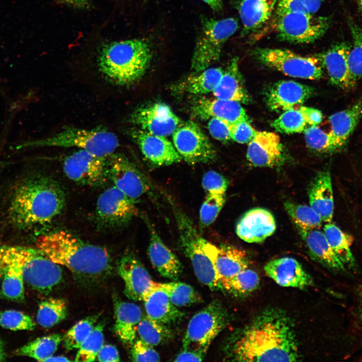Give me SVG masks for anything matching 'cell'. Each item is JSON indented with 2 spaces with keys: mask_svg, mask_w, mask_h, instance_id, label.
<instances>
[{
  "mask_svg": "<svg viewBox=\"0 0 362 362\" xmlns=\"http://www.w3.org/2000/svg\"><path fill=\"white\" fill-rule=\"evenodd\" d=\"M234 361H296L301 358L293 319L286 311L268 308L236 330L224 345Z\"/></svg>",
  "mask_w": 362,
  "mask_h": 362,
  "instance_id": "6da1fadb",
  "label": "cell"
},
{
  "mask_svg": "<svg viewBox=\"0 0 362 362\" xmlns=\"http://www.w3.org/2000/svg\"><path fill=\"white\" fill-rule=\"evenodd\" d=\"M65 204L64 192L57 182L45 175H31L15 186L7 217L13 226L20 229L44 226L61 213Z\"/></svg>",
  "mask_w": 362,
  "mask_h": 362,
  "instance_id": "7a4b0ae2",
  "label": "cell"
},
{
  "mask_svg": "<svg viewBox=\"0 0 362 362\" xmlns=\"http://www.w3.org/2000/svg\"><path fill=\"white\" fill-rule=\"evenodd\" d=\"M36 248L86 284L100 282L112 269V258L107 249L85 242L66 231L41 235L37 240Z\"/></svg>",
  "mask_w": 362,
  "mask_h": 362,
  "instance_id": "3957f363",
  "label": "cell"
},
{
  "mask_svg": "<svg viewBox=\"0 0 362 362\" xmlns=\"http://www.w3.org/2000/svg\"><path fill=\"white\" fill-rule=\"evenodd\" d=\"M152 58L149 42L143 39L113 41L103 44L97 62L100 71L110 83L128 85L140 79Z\"/></svg>",
  "mask_w": 362,
  "mask_h": 362,
  "instance_id": "277c9868",
  "label": "cell"
},
{
  "mask_svg": "<svg viewBox=\"0 0 362 362\" xmlns=\"http://www.w3.org/2000/svg\"><path fill=\"white\" fill-rule=\"evenodd\" d=\"M7 266L20 270L25 283L41 293L50 292L62 280L60 265L37 248L0 246V268Z\"/></svg>",
  "mask_w": 362,
  "mask_h": 362,
  "instance_id": "5b68a950",
  "label": "cell"
},
{
  "mask_svg": "<svg viewBox=\"0 0 362 362\" xmlns=\"http://www.w3.org/2000/svg\"><path fill=\"white\" fill-rule=\"evenodd\" d=\"M118 146L117 136L105 128L85 129L69 126L47 137L24 142L19 147H75L100 157H108L115 152Z\"/></svg>",
  "mask_w": 362,
  "mask_h": 362,
  "instance_id": "8992f818",
  "label": "cell"
},
{
  "mask_svg": "<svg viewBox=\"0 0 362 362\" xmlns=\"http://www.w3.org/2000/svg\"><path fill=\"white\" fill-rule=\"evenodd\" d=\"M177 227L179 245L198 280L213 291L223 290L215 267L201 245L202 237L190 217L167 197Z\"/></svg>",
  "mask_w": 362,
  "mask_h": 362,
  "instance_id": "52a82bcc",
  "label": "cell"
},
{
  "mask_svg": "<svg viewBox=\"0 0 362 362\" xmlns=\"http://www.w3.org/2000/svg\"><path fill=\"white\" fill-rule=\"evenodd\" d=\"M201 23L192 58L193 74L204 70L219 60L224 44L238 28V21L234 18L217 20L202 16Z\"/></svg>",
  "mask_w": 362,
  "mask_h": 362,
  "instance_id": "ba28073f",
  "label": "cell"
},
{
  "mask_svg": "<svg viewBox=\"0 0 362 362\" xmlns=\"http://www.w3.org/2000/svg\"><path fill=\"white\" fill-rule=\"evenodd\" d=\"M229 321V314L221 303L217 300L212 301L190 320L183 338V348L205 355Z\"/></svg>",
  "mask_w": 362,
  "mask_h": 362,
  "instance_id": "9c48e42d",
  "label": "cell"
},
{
  "mask_svg": "<svg viewBox=\"0 0 362 362\" xmlns=\"http://www.w3.org/2000/svg\"><path fill=\"white\" fill-rule=\"evenodd\" d=\"M255 59L264 65L297 78L319 79L323 76L322 65L315 56H305L280 48H257Z\"/></svg>",
  "mask_w": 362,
  "mask_h": 362,
  "instance_id": "30bf717a",
  "label": "cell"
},
{
  "mask_svg": "<svg viewBox=\"0 0 362 362\" xmlns=\"http://www.w3.org/2000/svg\"><path fill=\"white\" fill-rule=\"evenodd\" d=\"M275 28L278 38L296 43H311L329 27L330 18L299 12L276 11Z\"/></svg>",
  "mask_w": 362,
  "mask_h": 362,
  "instance_id": "8fae6325",
  "label": "cell"
},
{
  "mask_svg": "<svg viewBox=\"0 0 362 362\" xmlns=\"http://www.w3.org/2000/svg\"><path fill=\"white\" fill-rule=\"evenodd\" d=\"M136 202L116 187L107 188L99 196L96 220L103 229H117L129 224L137 215Z\"/></svg>",
  "mask_w": 362,
  "mask_h": 362,
  "instance_id": "7c38bea8",
  "label": "cell"
},
{
  "mask_svg": "<svg viewBox=\"0 0 362 362\" xmlns=\"http://www.w3.org/2000/svg\"><path fill=\"white\" fill-rule=\"evenodd\" d=\"M172 135L175 148L189 164L209 163L216 159L215 148L195 122L182 123Z\"/></svg>",
  "mask_w": 362,
  "mask_h": 362,
  "instance_id": "4fadbf2b",
  "label": "cell"
},
{
  "mask_svg": "<svg viewBox=\"0 0 362 362\" xmlns=\"http://www.w3.org/2000/svg\"><path fill=\"white\" fill-rule=\"evenodd\" d=\"M107 158L78 149L64 158L63 170L66 176L76 183L97 187L109 178Z\"/></svg>",
  "mask_w": 362,
  "mask_h": 362,
  "instance_id": "5bb4252c",
  "label": "cell"
},
{
  "mask_svg": "<svg viewBox=\"0 0 362 362\" xmlns=\"http://www.w3.org/2000/svg\"><path fill=\"white\" fill-rule=\"evenodd\" d=\"M109 177L114 186L136 201L152 193V187L147 178L124 155L113 153L107 158Z\"/></svg>",
  "mask_w": 362,
  "mask_h": 362,
  "instance_id": "9a60e30c",
  "label": "cell"
},
{
  "mask_svg": "<svg viewBox=\"0 0 362 362\" xmlns=\"http://www.w3.org/2000/svg\"><path fill=\"white\" fill-rule=\"evenodd\" d=\"M201 242L204 252L215 267L222 286L248 267L249 260L244 250L230 244L217 246L203 237Z\"/></svg>",
  "mask_w": 362,
  "mask_h": 362,
  "instance_id": "2e32d148",
  "label": "cell"
},
{
  "mask_svg": "<svg viewBox=\"0 0 362 362\" xmlns=\"http://www.w3.org/2000/svg\"><path fill=\"white\" fill-rule=\"evenodd\" d=\"M129 120L142 130L164 137L172 134L182 123L171 108L162 103L137 109L130 115Z\"/></svg>",
  "mask_w": 362,
  "mask_h": 362,
  "instance_id": "e0dca14e",
  "label": "cell"
},
{
  "mask_svg": "<svg viewBox=\"0 0 362 362\" xmlns=\"http://www.w3.org/2000/svg\"><path fill=\"white\" fill-rule=\"evenodd\" d=\"M118 272L125 285L124 293L129 299L143 301L154 288L155 282L140 261L132 253L125 254L118 264Z\"/></svg>",
  "mask_w": 362,
  "mask_h": 362,
  "instance_id": "ac0fdd59",
  "label": "cell"
},
{
  "mask_svg": "<svg viewBox=\"0 0 362 362\" xmlns=\"http://www.w3.org/2000/svg\"><path fill=\"white\" fill-rule=\"evenodd\" d=\"M131 137L142 155L153 166L169 165L182 159L174 145L165 137L141 129L132 132Z\"/></svg>",
  "mask_w": 362,
  "mask_h": 362,
  "instance_id": "d6986e66",
  "label": "cell"
},
{
  "mask_svg": "<svg viewBox=\"0 0 362 362\" xmlns=\"http://www.w3.org/2000/svg\"><path fill=\"white\" fill-rule=\"evenodd\" d=\"M313 92V89L308 85L293 80H281L267 89L266 103L276 112L299 109Z\"/></svg>",
  "mask_w": 362,
  "mask_h": 362,
  "instance_id": "ffe728a7",
  "label": "cell"
},
{
  "mask_svg": "<svg viewBox=\"0 0 362 362\" xmlns=\"http://www.w3.org/2000/svg\"><path fill=\"white\" fill-rule=\"evenodd\" d=\"M247 160L254 166L275 167L285 161V152L279 136L273 132L257 131L248 143Z\"/></svg>",
  "mask_w": 362,
  "mask_h": 362,
  "instance_id": "44dd1931",
  "label": "cell"
},
{
  "mask_svg": "<svg viewBox=\"0 0 362 362\" xmlns=\"http://www.w3.org/2000/svg\"><path fill=\"white\" fill-rule=\"evenodd\" d=\"M266 275L279 285L305 289L313 285L310 275L296 259L283 257L272 259L264 266Z\"/></svg>",
  "mask_w": 362,
  "mask_h": 362,
  "instance_id": "7402d4cb",
  "label": "cell"
},
{
  "mask_svg": "<svg viewBox=\"0 0 362 362\" xmlns=\"http://www.w3.org/2000/svg\"><path fill=\"white\" fill-rule=\"evenodd\" d=\"M193 116L200 120L218 118L230 125L241 121L249 122L246 113L239 103L218 98H199L191 107Z\"/></svg>",
  "mask_w": 362,
  "mask_h": 362,
  "instance_id": "603a6c76",
  "label": "cell"
},
{
  "mask_svg": "<svg viewBox=\"0 0 362 362\" xmlns=\"http://www.w3.org/2000/svg\"><path fill=\"white\" fill-rule=\"evenodd\" d=\"M276 229L273 214L261 208L247 211L239 219L236 233L242 240L248 243H259L272 235Z\"/></svg>",
  "mask_w": 362,
  "mask_h": 362,
  "instance_id": "cb8c5ba5",
  "label": "cell"
},
{
  "mask_svg": "<svg viewBox=\"0 0 362 362\" xmlns=\"http://www.w3.org/2000/svg\"><path fill=\"white\" fill-rule=\"evenodd\" d=\"M149 233L148 254L150 260L163 278L177 280L182 273V265L177 257L163 243L154 226L145 220Z\"/></svg>",
  "mask_w": 362,
  "mask_h": 362,
  "instance_id": "d4e9b609",
  "label": "cell"
},
{
  "mask_svg": "<svg viewBox=\"0 0 362 362\" xmlns=\"http://www.w3.org/2000/svg\"><path fill=\"white\" fill-rule=\"evenodd\" d=\"M351 45L345 42L337 43L316 56L325 68L333 85L343 89L352 87L348 58Z\"/></svg>",
  "mask_w": 362,
  "mask_h": 362,
  "instance_id": "484cf974",
  "label": "cell"
},
{
  "mask_svg": "<svg viewBox=\"0 0 362 362\" xmlns=\"http://www.w3.org/2000/svg\"><path fill=\"white\" fill-rule=\"evenodd\" d=\"M310 206L322 221L330 222L334 210V200L330 173L322 171L316 175L308 190Z\"/></svg>",
  "mask_w": 362,
  "mask_h": 362,
  "instance_id": "4316f807",
  "label": "cell"
},
{
  "mask_svg": "<svg viewBox=\"0 0 362 362\" xmlns=\"http://www.w3.org/2000/svg\"><path fill=\"white\" fill-rule=\"evenodd\" d=\"M297 229L314 260L331 269H345V265L330 246L323 232L318 229Z\"/></svg>",
  "mask_w": 362,
  "mask_h": 362,
  "instance_id": "83f0119b",
  "label": "cell"
},
{
  "mask_svg": "<svg viewBox=\"0 0 362 362\" xmlns=\"http://www.w3.org/2000/svg\"><path fill=\"white\" fill-rule=\"evenodd\" d=\"M115 322L114 331L124 344L131 345L134 342L142 311L136 304L116 299L114 301Z\"/></svg>",
  "mask_w": 362,
  "mask_h": 362,
  "instance_id": "f1b7e54d",
  "label": "cell"
},
{
  "mask_svg": "<svg viewBox=\"0 0 362 362\" xmlns=\"http://www.w3.org/2000/svg\"><path fill=\"white\" fill-rule=\"evenodd\" d=\"M216 98L248 104L250 97L244 86L238 67V58H233L212 92Z\"/></svg>",
  "mask_w": 362,
  "mask_h": 362,
  "instance_id": "f546056e",
  "label": "cell"
},
{
  "mask_svg": "<svg viewBox=\"0 0 362 362\" xmlns=\"http://www.w3.org/2000/svg\"><path fill=\"white\" fill-rule=\"evenodd\" d=\"M143 301L146 315L160 323L170 326L179 322L184 316L171 302L166 293L155 284Z\"/></svg>",
  "mask_w": 362,
  "mask_h": 362,
  "instance_id": "4dcf8cb0",
  "label": "cell"
},
{
  "mask_svg": "<svg viewBox=\"0 0 362 362\" xmlns=\"http://www.w3.org/2000/svg\"><path fill=\"white\" fill-rule=\"evenodd\" d=\"M277 0H242L238 7L242 36L261 27L274 11Z\"/></svg>",
  "mask_w": 362,
  "mask_h": 362,
  "instance_id": "1f68e13d",
  "label": "cell"
},
{
  "mask_svg": "<svg viewBox=\"0 0 362 362\" xmlns=\"http://www.w3.org/2000/svg\"><path fill=\"white\" fill-rule=\"evenodd\" d=\"M361 116L362 101H360L329 117L330 132L340 149L346 144Z\"/></svg>",
  "mask_w": 362,
  "mask_h": 362,
  "instance_id": "d6a6232c",
  "label": "cell"
},
{
  "mask_svg": "<svg viewBox=\"0 0 362 362\" xmlns=\"http://www.w3.org/2000/svg\"><path fill=\"white\" fill-rule=\"evenodd\" d=\"M224 72L221 67H208L191 75L178 83L173 88L177 93L201 95L213 92Z\"/></svg>",
  "mask_w": 362,
  "mask_h": 362,
  "instance_id": "836d02e7",
  "label": "cell"
},
{
  "mask_svg": "<svg viewBox=\"0 0 362 362\" xmlns=\"http://www.w3.org/2000/svg\"><path fill=\"white\" fill-rule=\"evenodd\" d=\"M137 332L140 339L152 346L166 344L174 338L169 325L157 322L147 315L142 317Z\"/></svg>",
  "mask_w": 362,
  "mask_h": 362,
  "instance_id": "e575fe53",
  "label": "cell"
},
{
  "mask_svg": "<svg viewBox=\"0 0 362 362\" xmlns=\"http://www.w3.org/2000/svg\"><path fill=\"white\" fill-rule=\"evenodd\" d=\"M62 340L63 336L57 333L39 337L20 347L15 354L44 361L53 355Z\"/></svg>",
  "mask_w": 362,
  "mask_h": 362,
  "instance_id": "d590c367",
  "label": "cell"
},
{
  "mask_svg": "<svg viewBox=\"0 0 362 362\" xmlns=\"http://www.w3.org/2000/svg\"><path fill=\"white\" fill-rule=\"evenodd\" d=\"M157 287L165 292L176 307H188L202 302L200 294L191 285L182 282L157 283Z\"/></svg>",
  "mask_w": 362,
  "mask_h": 362,
  "instance_id": "8d00e7d4",
  "label": "cell"
},
{
  "mask_svg": "<svg viewBox=\"0 0 362 362\" xmlns=\"http://www.w3.org/2000/svg\"><path fill=\"white\" fill-rule=\"evenodd\" d=\"M67 314L65 301L63 299L50 298L39 304L36 321L44 328H51L63 321Z\"/></svg>",
  "mask_w": 362,
  "mask_h": 362,
  "instance_id": "74e56055",
  "label": "cell"
},
{
  "mask_svg": "<svg viewBox=\"0 0 362 362\" xmlns=\"http://www.w3.org/2000/svg\"><path fill=\"white\" fill-rule=\"evenodd\" d=\"M323 233L330 246L343 263L353 267L355 263L354 258L346 235L339 227L330 222L324 225Z\"/></svg>",
  "mask_w": 362,
  "mask_h": 362,
  "instance_id": "f35d334b",
  "label": "cell"
},
{
  "mask_svg": "<svg viewBox=\"0 0 362 362\" xmlns=\"http://www.w3.org/2000/svg\"><path fill=\"white\" fill-rule=\"evenodd\" d=\"M353 46H351L348 58L350 81L352 87L362 78V27L349 19L348 21Z\"/></svg>",
  "mask_w": 362,
  "mask_h": 362,
  "instance_id": "ab89813d",
  "label": "cell"
},
{
  "mask_svg": "<svg viewBox=\"0 0 362 362\" xmlns=\"http://www.w3.org/2000/svg\"><path fill=\"white\" fill-rule=\"evenodd\" d=\"M259 284V277L254 270L248 267L239 272L224 284L223 290L232 295L243 297L255 291Z\"/></svg>",
  "mask_w": 362,
  "mask_h": 362,
  "instance_id": "60d3db41",
  "label": "cell"
},
{
  "mask_svg": "<svg viewBox=\"0 0 362 362\" xmlns=\"http://www.w3.org/2000/svg\"><path fill=\"white\" fill-rule=\"evenodd\" d=\"M284 205L297 228L319 229L321 226L322 219L310 206L289 201L285 202Z\"/></svg>",
  "mask_w": 362,
  "mask_h": 362,
  "instance_id": "b9f144b4",
  "label": "cell"
},
{
  "mask_svg": "<svg viewBox=\"0 0 362 362\" xmlns=\"http://www.w3.org/2000/svg\"><path fill=\"white\" fill-rule=\"evenodd\" d=\"M304 133L307 146L315 152L330 153L341 149L330 132L327 133L317 126H311Z\"/></svg>",
  "mask_w": 362,
  "mask_h": 362,
  "instance_id": "7bdbcfd3",
  "label": "cell"
},
{
  "mask_svg": "<svg viewBox=\"0 0 362 362\" xmlns=\"http://www.w3.org/2000/svg\"><path fill=\"white\" fill-rule=\"evenodd\" d=\"M99 315L88 316L78 321L63 336V344L67 350L78 349L90 334Z\"/></svg>",
  "mask_w": 362,
  "mask_h": 362,
  "instance_id": "ee69618b",
  "label": "cell"
},
{
  "mask_svg": "<svg viewBox=\"0 0 362 362\" xmlns=\"http://www.w3.org/2000/svg\"><path fill=\"white\" fill-rule=\"evenodd\" d=\"M104 322H101L95 325L90 334L78 348L75 361L91 362L95 360L104 345Z\"/></svg>",
  "mask_w": 362,
  "mask_h": 362,
  "instance_id": "f6af8a7d",
  "label": "cell"
},
{
  "mask_svg": "<svg viewBox=\"0 0 362 362\" xmlns=\"http://www.w3.org/2000/svg\"><path fill=\"white\" fill-rule=\"evenodd\" d=\"M307 123L299 109L284 111L271 124L275 129L281 133L293 134L304 131Z\"/></svg>",
  "mask_w": 362,
  "mask_h": 362,
  "instance_id": "bcb514c9",
  "label": "cell"
},
{
  "mask_svg": "<svg viewBox=\"0 0 362 362\" xmlns=\"http://www.w3.org/2000/svg\"><path fill=\"white\" fill-rule=\"evenodd\" d=\"M225 202V194H206L200 210V225L202 228H206L215 221Z\"/></svg>",
  "mask_w": 362,
  "mask_h": 362,
  "instance_id": "7dc6e473",
  "label": "cell"
},
{
  "mask_svg": "<svg viewBox=\"0 0 362 362\" xmlns=\"http://www.w3.org/2000/svg\"><path fill=\"white\" fill-rule=\"evenodd\" d=\"M0 326L11 330H33L36 324L29 315L19 311L0 312Z\"/></svg>",
  "mask_w": 362,
  "mask_h": 362,
  "instance_id": "c3c4849f",
  "label": "cell"
},
{
  "mask_svg": "<svg viewBox=\"0 0 362 362\" xmlns=\"http://www.w3.org/2000/svg\"><path fill=\"white\" fill-rule=\"evenodd\" d=\"M323 0H280L276 11L314 14Z\"/></svg>",
  "mask_w": 362,
  "mask_h": 362,
  "instance_id": "681fc988",
  "label": "cell"
},
{
  "mask_svg": "<svg viewBox=\"0 0 362 362\" xmlns=\"http://www.w3.org/2000/svg\"><path fill=\"white\" fill-rule=\"evenodd\" d=\"M131 358L134 361H158L160 356L151 346L141 339L135 340L131 345Z\"/></svg>",
  "mask_w": 362,
  "mask_h": 362,
  "instance_id": "f907efd6",
  "label": "cell"
},
{
  "mask_svg": "<svg viewBox=\"0 0 362 362\" xmlns=\"http://www.w3.org/2000/svg\"><path fill=\"white\" fill-rule=\"evenodd\" d=\"M202 186L206 193L225 194L229 186V181L221 174L214 170H210L204 174Z\"/></svg>",
  "mask_w": 362,
  "mask_h": 362,
  "instance_id": "816d5d0a",
  "label": "cell"
},
{
  "mask_svg": "<svg viewBox=\"0 0 362 362\" xmlns=\"http://www.w3.org/2000/svg\"><path fill=\"white\" fill-rule=\"evenodd\" d=\"M256 132L249 122L241 121L230 125L231 138L239 143H249Z\"/></svg>",
  "mask_w": 362,
  "mask_h": 362,
  "instance_id": "f5cc1de1",
  "label": "cell"
},
{
  "mask_svg": "<svg viewBox=\"0 0 362 362\" xmlns=\"http://www.w3.org/2000/svg\"><path fill=\"white\" fill-rule=\"evenodd\" d=\"M208 128L211 136L218 140L226 142L231 139L230 125L223 120L215 117L210 118Z\"/></svg>",
  "mask_w": 362,
  "mask_h": 362,
  "instance_id": "db71d44e",
  "label": "cell"
},
{
  "mask_svg": "<svg viewBox=\"0 0 362 362\" xmlns=\"http://www.w3.org/2000/svg\"><path fill=\"white\" fill-rule=\"evenodd\" d=\"M100 361L117 362L120 361L117 348L113 345H103L97 356Z\"/></svg>",
  "mask_w": 362,
  "mask_h": 362,
  "instance_id": "11a10c76",
  "label": "cell"
},
{
  "mask_svg": "<svg viewBox=\"0 0 362 362\" xmlns=\"http://www.w3.org/2000/svg\"><path fill=\"white\" fill-rule=\"evenodd\" d=\"M299 109L303 114L307 124L311 126H317L322 121L323 114L320 110L302 106Z\"/></svg>",
  "mask_w": 362,
  "mask_h": 362,
  "instance_id": "9f6ffc18",
  "label": "cell"
},
{
  "mask_svg": "<svg viewBox=\"0 0 362 362\" xmlns=\"http://www.w3.org/2000/svg\"><path fill=\"white\" fill-rule=\"evenodd\" d=\"M205 355L191 349H183L176 356L174 361H201Z\"/></svg>",
  "mask_w": 362,
  "mask_h": 362,
  "instance_id": "6f0895ef",
  "label": "cell"
},
{
  "mask_svg": "<svg viewBox=\"0 0 362 362\" xmlns=\"http://www.w3.org/2000/svg\"><path fill=\"white\" fill-rule=\"evenodd\" d=\"M60 2L68 6L79 10H83L89 7L88 0H60Z\"/></svg>",
  "mask_w": 362,
  "mask_h": 362,
  "instance_id": "680465c9",
  "label": "cell"
},
{
  "mask_svg": "<svg viewBox=\"0 0 362 362\" xmlns=\"http://www.w3.org/2000/svg\"><path fill=\"white\" fill-rule=\"evenodd\" d=\"M216 12H220L223 9L222 0H202Z\"/></svg>",
  "mask_w": 362,
  "mask_h": 362,
  "instance_id": "91938a15",
  "label": "cell"
},
{
  "mask_svg": "<svg viewBox=\"0 0 362 362\" xmlns=\"http://www.w3.org/2000/svg\"><path fill=\"white\" fill-rule=\"evenodd\" d=\"M70 360L66 357L62 356H53V355L46 358L44 361H69Z\"/></svg>",
  "mask_w": 362,
  "mask_h": 362,
  "instance_id": "94428289",
  "label": "cell"
},
{
  "mask_svg": "<svg viewBox=\"0 0 362 362\" xmlns=\"http://www.w3.org/2000/svg\"><path fill=\"white\" fill-rule=\"evenodd\" d=\"M6 358V352L4 348V345L2 340L0 338V361H3Z\"/></svg>",
  "mask_w": 362,
  "mask_h": 362,
  "instance_id": "6125c7cd",
  "label": "cell"
},
{
  "mask_svg": "<svg viewBox=\"0 0 362 362\" xmlns=\"http://www.w3.org/2000/svg\"><path fill=\"white\" fill-rule=\"evenodd\" d=\"M355 1L358 5L359 10L362 13V0H355Z\"/></svg>",
  "mask_w": 362,
  "mask_h": 362,
  "instance_id": "be15d7a7",
  "label": "cell"
}]
</instances>
